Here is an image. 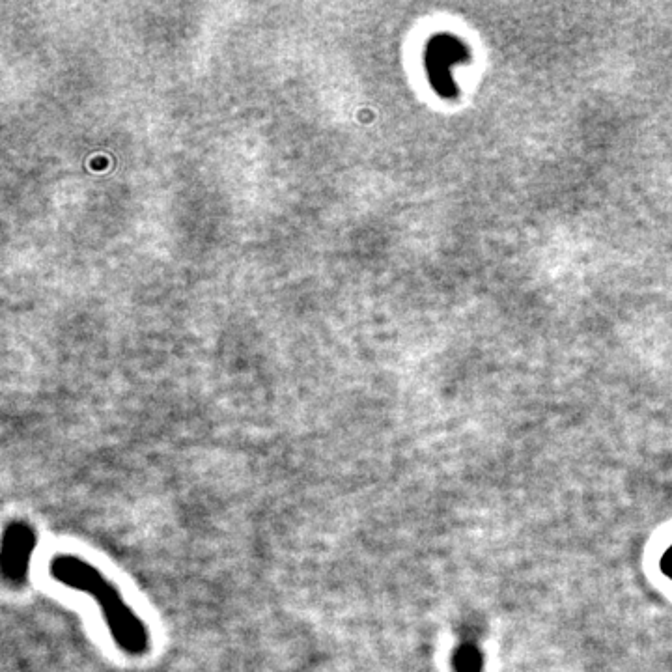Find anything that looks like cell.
<instances>
[{
  "label": "cell",
  "mask_w": 672,
  "mask_h": 672,
  "mask_svg": "<svg viewBox=\"0 0 672 672\" xmlns=\"http://www.w3.org/2000/svg\"><path fill=\"white\" fill-rule=\"evenodd\" d=\"M38 546V534L25 519H12L2 532L0 546V574L6 585L23 587L34 551Z\"/></svg>",
  "instance_id": "cell-2"
},
{
  "label": "cell",
  "mask_w": 672,
  "mask_h": 672,
  "mask_svg": "<svg viewBox=\"0 0 672 672\" xmlns=\"http://www.w3.org/2000/svg\"><path fill=\"white\" fill-rule=\"evenodd\" d=\"M454 669L456 672H480L482 671V654L475 644H462L456 650L454 656Z\"/></svg>",
  "instance_id": "cell-3"
},
{
  "label": "cell",
  "mask_w": 672,
  "mask_h": 672,
  "mask_svg": "<svg viewBox=\"0 0 672 672\" xmlns=\"http://www.w3.org/2000/svg\"><path fill=\"white\" fill-rule=\"evenodd\" d=\"M661 570L672 579V547L665 553L663 560H661Z\"/></svg>",
  "instance_id": "cell-4"
},
{
  "label": "cell",
  "mask_w": 672,
  "mask_h": 672,
  "mask_svg": "<svg viewBox=\"0 0 672 672\" xmlns=\"http://www.w3.org/2000/svg\"><path fill=\"white\" fill-rule=\"evenodd\" d=\"M49 574L62 587L88 594L101 611L114 644L131 658H142L152 650V635L148 626L129 605L111 579L90 562L58 553L49 562Z\"/></svg>",
  "instance_id": "cell-1"
}]
</instances>
